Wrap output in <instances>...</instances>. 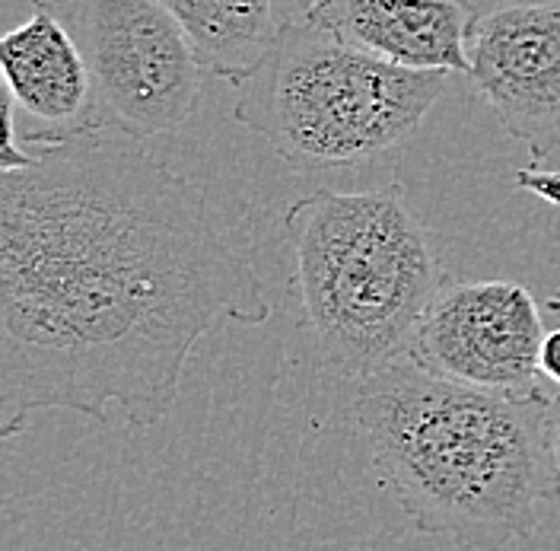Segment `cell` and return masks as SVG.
<instances>
[{
  "mask_svg": "<svg viewBox=\"0 0 560 551\" xmlns=\"http://www.w3.org/2000/svg\"><path fill=\"white\" fill-rule=\"evenodd\" d=\"M33 153L0 175V437L42 412L156 427L217 325L271 319L261 277L140 140L93 131Z\"/></svg>",
  "mask_w": 560,
  "mask_h": 551,
  "instance_id": "6da1fadb",
  "label": "cell"
},
{
  "mask_svg": "<svg viewBox=\"0 0 560 551\" xmlns=\"http://www.w3.org/2000/svg\"><path fill=\"white\" fill-rule=\"evenodd\" d=\"M551 395L506 399L401 364L360 386L353 421L376 479L423 536L503 551L560 497Z\"/></svg>",
  "mask_w": 560,
  "mask_h": 551,
  "instance_id": "7a4b0ae2",
  "label": "cell"
},
{
  "mask_svg": "<svg viewBox=\"0 0 560 551\" xmlns=\"http://www.w3.org/2000/svg\"><path fill=\"white\" fill-rule=\"evenodd\" d=\"M283 237L322 374L363 386L408 364L420 319L453 277L405 188L303 195Z\"/></svg>",
  "mask_w": 560,
  "mask_h": 551,
  "instance_id": "3957f363",
  "label": "cell"
},
{
  "mask_svg": "<svg viewBox=\"0 0 560 551\" xmlns=\"http://www.w3.org/2000/svg\"><path fill=\"white\" fill-rule=\"evenodd\" d=\"M446 80L283 20L271 51L236 87L233 118L293 170H357L411 138Z\"/></svg>",
  "mask_w": 560,
  "mask_h": 551,
  "instance_id": "277c9868",
  "label": "cell"
},
{
  "mask_svg": "<svg viewBox=\"0 0 560 551\" xmlns=\"http://www.w3.org/2000/svg\"><path fill=\"white\" fill-rule=\"evenodd\" d=\"M58 13L90 65L103 131L147 140L198 112L205 68L160 0H68Z\"/></svg>",
  "mask_w": 560,
  "mask_h": 551,
  "instance_id": "5b68a950",
  "label": "cell"
},
{
  "mask_svg": "<svg viewBox=\"0 0 560 551\" xmlns=\"http://www.w3.org/2000/svg\"><path fill=\"white\" fill-rule=\"evenodd\" d=\"M545 322L532 290L516 280H450L408 351L420 374L506 399L551 395L538 370Z\"/></svg>",
  "mask_w": 560,
  "mask_h": 551,
  "instance_id": "8992f818",
  "label": "cell"
},
{
  "mask_svg": "<svg viewBox=\"0 0 560 551\" xmlns=\"http://www.w3.org/2000/svg\"><path fill=\"white\" fill-rule=\"evenodd\" d=\"M468 77L500 128L532 160L560 150V10L516 0L478 13L468 30Z\"/></svg>",
  "mask_w": 560,
  "mask_h": 551,
  "instance_id": "52a82bcc",
  "label": "cell"
},
{
  "mask_svg": "<svg viewBox=\"0 0 560 551\" xmlns=\"http://www.w3.org/2000/svg\"><path fill=\"white\" fill-rule=\"evenodd\" d=\"M0 70L16 105L45 125L23 131V144L45 147L103 131L90 65L55 3L35 0L33 16L0 38Z\"/></svg>",
  "mask_w": 560,
  "mask_h": 551,
  "instance_id": "ba28073f",
  "label": "cell"
},
{
  "mask_svg": "<svg viewBox=\"0 0 560 551\" xmlns=\"http://www.w3.org/2000/svg\"><path fill=\"white\" fill-rule=\"evenodd\" d=\"M475 10L465 0H313L306 23L395 68L468 73V30Z\"/></svg>",
  "mask_w": 560,
  "mask_h": 551,
  "instance_id": "9c48e42d",
  "label": "cell"
},
{
  "mask_svg": "<svg viewBox=\"0 0 560 551\" xmlns=\"http://www.w3.org/2000/svg\"><path fill=\"white\" fill-rule=\"evenodd\" d=\"M185 30L201 68L240 87L280 33L275 0H160Z\"/></svg>",
  "mask_w": 560,
  "mask_h": 551,
  "instance_id": "30bf717a",
  "label": "cell"
},
{
  "mask_svg": "<svg viewBox=\"0 0 560 551\" xmlns=\"http://www.w3.org/2000/svg\"><path fill=\"white\" fill-rule=\"evenodd\" d=\"M516 185L560 207V173H548V170H535L532 167V170H523V173L516 175Z\"/></svg>",
  "mask_w": 560,
  "mask_h": 551,
  "instance_id": "8fae6325",
  "label": "cell"
},
{
  "mask_svg": "<svg viewBox=\"0 0 560 551\" xmlns=\"http://www.w3.org/2000/svg\"><path fill=\"white\" fill-rule=\"evenodd\" d=\"M538 370L541 379H548L555 389H560V325L551 329L541 342V354H538Z\"/></svg>",
  "mask_w": 560,
  "mask_h": 551,
  "instance_id": "7c38bea8",
  "label": "cell"
},
{
  "mask_svg": "<svg viewBox=\"0 0 560 551\" xmlns=\"http://www.w3.org/2000/svg\"><path fill=\"white\" fill-rule=\"evenodd\" d=\"M555 466H558V479H560V405L555 409Z\"/></svg>",
  "mask_w": 560,
  "mask_h": 551,
  "instance_id": "4fadbf2b",
  "label": "cell"
},
{
  "mask_svg": "<svg viewBox=\"0 0 560 551\" xmlns=\"http://www.w3.org/2000/svg\"><path fill=\"white\" fill-rule=\"evenodd\" d=\"M548 312L560 319V284L555 287V290H551V297H548Z\"/></svg>",
  "mask_w": 560,
  "mask_h": 551,
  "instance_id": "5bb4252c",
  "label": "cell"
},
{
  "mask_svg": "<svg viewBox=\"0 0 560 551\" xmlns=\"http://www.w3.org/2000/svg\"><path fill=\"white\" fill-rule=\"evenodd\" d=\"M541 3H551V7H558L560 10V0H541Z\"/></svg>",
  "mask_w": 560,
  "mask_h": 551,
  "instance_id": "9a60e30c",
  "label": "cell"
}]
</instances>
